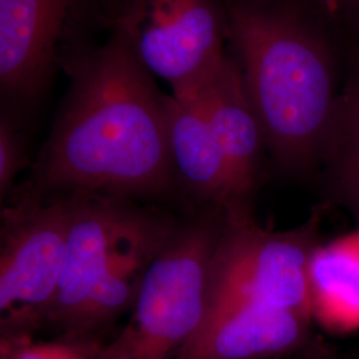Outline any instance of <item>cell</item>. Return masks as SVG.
<instances>
[{"label": "cell", "mask_w": 359, "mask_h": 359, "mask_svg": "<svg viewBox=\"0 0 359 359\" xmlns=\"http://www.w3.org/2000/svg\"><path fill=\"white\" fill-rule=\"evenodd\" d=\"M168 132L177 188L201 206L241 210L234 197L226 158L201 108L193 100L168 97Z\"/></svg>", "instance_id": "obj_11"}, {"label": "cell", "mask_w": 359, "mask_h": 359, "mask_svg": "<svg viewBox=\"0 0 359 359\" xmlns=\"http://www.w3.org/2000/svg\"><path fill=\"white\" fill-rule=\"evenodd\" d=\"M320 169L326 205L345 209L359 228V59L338 95Z\"/></svg>", "instance_id": "obj_12"}, {"label": "cell", "mask_w": 359, "mask_h": 359, "mask_svg": "<svg viewBox=\"0 0 359 359\" xmlns=\"http://www.w3.org/2000/svg\"><path fill=\"white\" fill-rule=\"evenodd\" d=\"M1 209V342L27 339L44 326L65 269L72 198L15 188Z\"/></svg>", "instance_id": "obj_7"}, {"label": "cell", "mask_w": 359, "mask_h": 359, "mask_svg": "<svg viewBox=\"0 0 359 359\" xmlns=\"http://www.w3.org/2000/svg\"><path fill=\"white\" fill-rule=\"evenodd\" d=\"M314 320L350 325L359 321V249L318 245L309 266Z\"/></svg>", "instance_id": "obj_13"}, {"label": "cell", "mask_w": 359, "mask_h": 359, "mask_svg": "<svg viewBox=\"0 0 359 359\" xmlns=\"http://www.w3.org/2000/svg\"><path fill=\"white\" fill-rule=\"evenodd\" d=\"M93 350L63 339L34 342L27 338L1 342V359H95Z\"/></svg>", "instance_id": "obj_15"}, {"label": "cell", "mask_w": 359, "mask_h": 359, "mask_svg": "<svg viewBox=\"0 0 359 359\" xmlns=\"http://www.w3.org/2000/svg\"><path fill=\"white\" fill-rule=\"evenodd\" d=\"M96 29L99 0H0L1 108L19 117L34 108Z\"/></svg>", "instance_id": "obj_8"}, {"label": "cell", "mask_w": 359, "mask_h": 359, "mask_svg": "<svg viewBox=\"0 0 359 359\" xmlns=\"http://www.w3.org/2000/svg\"><path fill=\"white\" fill-rule=\"evenodd\" d=\"M65 269L44 326L59 339L92 338L133 308L154 257L179 219L136 201L75 196Z\"/></svg>", "instance_id": "obj_3"}, {"label": "cell", "mask_w": 359, "mask_h": 359, "mask_svg": "<svg viewBox=\"0 0 359 359\" xmlns=\"http://www.w3.org/2000/svg\"><path fill=\"white\" fill-rule=\"evenodd\" d=\"M309 314L237 305L206 314L176 359H271L311 348Z\"/></svg>", "instance_id": "obj_10"}, {"label": "cell", "mask_w": 359, "mask_h": 359, "mask_svg": "<svg viewBox=\"0 0 359 359\" xmlns=\"http://www.w3.org/2000/svg\"><path fill=\"white\" fill-rule=\"evenodd\" d=\"M103 31L181 97L228 55L225 0H99Z\"/></svg>", "instance_id": "obj_6"}, {"label": "cell", "mask_w": 359, "mask_h": 359, "mask_svg": "<svg viewBox=\"0 0 359 359\" xmlns=\"http://www.w3.org/2000/svg\"><path fill=\"white\" fill-rule=\"evenodd\" d=\"M347 7L353 8L355 13H359V0H341Z\"/></svg>", "instance_id": "obj_17"}, {"label": "cell", "mask_w": 359, "mask_h": 359, "mask_svg": "<svg viewBox=\"0 0 359 359\" xmlns=\"http://www.w3.org/2000/svg\"><path fill=\"white\" fill-rule=\"evenodd\" d=\"M271 359H342L339 357H335L332 354H327V353H321L318 351L317 348L311 347L308 350H304V351H299V353H294V354H289V355H283V357H278V358Z\"/></svg>", "instance_id": "obj_16"}, {"label": "cell", "mask_w": 359, "mask_h": 359, "mask_svg": "<svg viewBox=\"0 0 359 359\" xmlns=\"http://www.w3.org/2000/svg\"><path fill=\"white\" fill-rule=\"evenodd\" d=\"M233 60L283 172L321 167L338 95L333 53L320 25L298 0H225Z\"/></svg>", "instance_id": "obj_2"}, {"label": "cell", "mask_w": 359, "mask_h": 359, "mask_svg": "<svg viewBox=\"0 0 359 359\" xmlns=\"http://www.w3.org/2000/svg\"><path fill=\"white\" fill-rule=\"evenodd\" d=\"M28 164L27 137L22 120L11 111L1 108L0 116V200L15 189V180Z\"/></svg>", "instance_id": "obj_14"}, {"label": "cell", "mask_w": 359, "mask_h": 359, "mask_svg": "<svg viewBox=\"0 0 359 359\" xmlns=\"http://www.w3.org/2000/svg\"><path fill=\"white\" fill-rule=\"evenodd\" d=\"M322 217L320 206L304 224L274 231L261 228L253 213H226L209 270L205 316L250 305L293 310L314 318L309 266L321 244Z\"/></svg>", "instance_id": "obj_5"}, {"label": "cell", "mask_w": 359, "mask_h": 359, "mask_svg": "<svg viewBox=\"0 0 359 359\" xmlns=\"http://www.w3.org/2000/svg\"><path fill=\"white\" fill-rule=\"evenodd\" d=\"M176 99L193 100L201 108L226 158L237 206L253 212V200L265 175L268 148L229 52L200 84Z\"/></svg>", "instance_id": "obj_9"}, {"label": "cell", "mask_w": 359, "mask_h": 359, "mask_svg": "<svg viewBox=\"0 0 359 359\" xmlns=\"http://www.w3.org/2000/svg\"><path fill=\"white\" fill-rule=\"evenodd\" d=\"M221 206L179 221L145 273L121 333L95 359H176L205 317L212 258L225 226Z\"/></svg>", "instance_id": "obj_4"}, {"label": "cell", "mask_w": 359, "mask_h": 359, "mask_svg": "<svg viewBox=\"0 0 359 359\" xmlns=\"http://www.w3.org/2000/svg\"><path fill=\"white\" fill-rule=\"evenodd\" d=\"M68 88L51 132L19 188L41 196L147 200L177 188L168 97L114 35L65 67Z\"/></svg>", "instance_id": "obj_1"}]
</instances>
